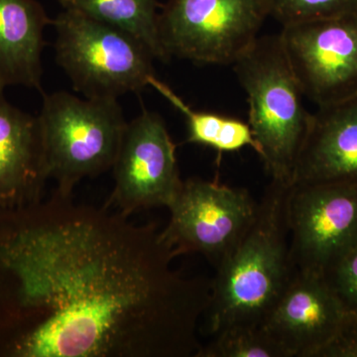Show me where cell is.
Returning a JSON list of instances; mask_svg holds the SVG:
<instances>
[{
    "label": "cell",
    "instance_id": "1",
    "mask_svg": "<svg viewBox=\"0 0 357 357\" xmlns=\"http://www.w3.org/2000/svg\"><path fill=\"white\" fill-rule=\"evenodd\" d=\"M155 225L47 201L0 210V357H196L211 281Z\"/></svg>",
    "mask_w": 357,
    "mask_h": 357
},
{
    "label": "cell",
    "instance_id": "2",
    "mask_svg": "<svg viewBox=\"0 0 357 357\" xmlns=\"http://www.w3.org/2000/svg\"><path fill=\"white\" fill-rule=\"evenodd\" d=\"M271 181L255 220L211 281L206 330L215 335L236 326H261L292 280L288 194Z\"/></svg>",
    "mask_w": 357,
    "mask_h": 357
},
{
    "label": "cell",
    "instance_id": "3",
    "mask_svg": "<svg viewBox=\"0 0 357 357\" xmlns=\"http://www.w3.org/2000/svg\"><path fill=\"white\" fill-rule=\"evenodd\" d=\"M248 95L249 126L271 181L291 185L312 114L294 74L280 34L258 37L234 63Z\"/></svg>",
    "mask_w": 357,
    "mask_h": 357
},
{
    "label": "cell",
    "instance_id": "4",
    "mask_svg": "<svg viewBox=\"0 0 357 357\" xmlns=\"http://www.w3.org/2000/svg\"><path fill=\"white\" fill-rule=\"evenodd\" d=\"M49 178L57 191L112 169L128 121L117 100L79 98L67 91L43 95L38 115Z\"/></svg>",
    "mask_w": 357,
    "mask_h": 357
},
{
    "label": "cell",
    "instance_id": "5",
    "mask_svg": "<svg viewBox=\"0 0 357 357\" xmlns=\"http://www.w3.org/2000/svg\"><path fill=\"white\" fill-rule=\"evenodd\" d=\"M56 62L86 98L117 100L146 88L154 57L130 35L64 9L55 20Z\"/></svg>",
    "mask_w": 357,
    "mask_h": 357
},
{
    "label": "cell",
    "instance_id": "6",
    "mask_svg": "<svg viewBox=\"0 0 357 357\" xmlns=\"http://www.w3.org/2000/svg\"><path fill=\"white\" fill-rule=\"evenodd\" d=\"M269 16V0H168L158 16L167 57L234 64Z\"/></svg>",
    "mask_w": 357,
    "mask_h": 357
},
{
    "label": "cell",
    "instance_id": "7",
    "mask_svg": "<svg viewBox=\"0 0 357 357\" xmlns=\"http://www.w3.org/2000/svg\"><path fill=\"white\" fill-rule=\"evenodd\" d=\"M258 202L246 189L188 178L169 204L161 236L174 255L199 253L217 269L255 220Z\"/></svg>",
    "mask_w": 357,
    "mask_h": 357
},
{
    "label": "cell",
    "instance_id": "8",
    "mask_svg": "<svg viewBox=\"0 0 357 357\" xmlns=\"http://www.w3.org/2000/svg\"><path fill=\"white\" fill-rule=\"evenodd\" d=\"M287 210L294 272L323 274L357 241V183L290 185Z\"/></svg>",
    "mask_w": 357,
    "mask_h": 357
},
{
    "label": "cell",
    "instance_id": "9",
    "mask_svg": "<svg viewBox=\"0 0 357 357\" xmlns=\"http://www.w3.org/2000/svg\"><path fill=\"white\" fill-rule=\"evenodd\" d=\"M284 50L303 95L318 107L357 96V15L283 26Z\"/></svg>",
    "mask_w": 357,
    "mask_h": 357
},
{
    "label": "cell",
    "instance_id": "10",
    "mask_svg": "<svg viewBox=\"0 0 357 357\" xmlns=\"http://www.w3.org/2000/svg\"><path fill=\"white\" fill-rule=\"evenodd\" d=\"M114 188L107 206L128 217L166 206L182 187L176 145L159 114L143 110L128 122L114 166Z\"/></svg>",
    "mask_w": 357,
    "mask_h": 357
},
{
    "label": "cell",
    "instance_id": "11",
    "mask_svg": "<svg viewBox=\"0 0 357 357\" xmlns=\"http://www.w3.org/2000/svg\"><path fill=\"white\" fill-rule=\"evenodd\" d=\"M323 274L294 272L263 326L290 357H326L356 325Z\"/></svg>",
    "mask_w": 357,
    "mask_h": 357
},
{
    "label": "cell",
    "instance_id": "12",
    "mask_svg": "<svg viewBox=\"0 0 357 357\" xmlns=\"http://www.w3.org/2000/svg\"><path fill=\"white\" fill-rule=\"evenodd\" d=\"M0 89V210L41 201L47 173L38 115L14 107Z\"/></svg>",
    "mask_w": 357,
    "mask_h": 357
},
{
    "label": "cell",
    "instance_id": "13",
    "mask_svg": "<svg viewBox=\"0 0 357 357\" xmlns=\"http://www.w3.org/2000/svg\"><path fill=\"white\" fill-rule=\"evenodd\" d=\"M333 182L357 183V96L312 114L296 162L292 185Z\"/></svg>",
    "mask_w": 357,
    "mask_h": 357
},
{
    "label": "cell",
    "instance_id": "14",
    "mask_svg": "<svg viewBox=\"0 0 357 357\" xmlns=\"http://www.w3.org/2000/svg\"><path fill=\"white\" fill-rule=\"evenodd\" d=\"M50 24L36 0H0V89L41 91L44 30Z\"/></svg>",
    "mask_w": 357,
    "mask_h": 357
},
{
    "label": "cell",
    "instance_id": "15",
    "mask_svg": "<svg viewBox=\"0 0 357 357\" xmlns=\"http://www.w3.org/2000/svg\"><path fill=\"white\" fill-rule=\"evenodd\" d=\"M64 9L114 27L137 40L160 61L169 60L159 38L156 0H60Z\"/></svg>",
    "mask_w": 357,
    "mask_h": 357
},
{
    "label": "cell",
    "instance_id": "16",
    "mask_svg": "<svg viewBox=\"0 0 357 357\" xmlns=\"http://www.w3.org/2000/svg\"><path fill=\"white\" fill-rule=\"evenodd\" d=\"M148 86L156 89L175 109L184 115L188 126L187 142L203 145L220 153L234 152L250 147L259 155V144L248 122L215 112L196 110L187 105L173 89L156 77L149 79Z\"/></svg>",
    "mask_w": 357,
    "mask_h": 357
},
{
    "label": "cell",
    "instance_id": "17",
    "mask_svg": "<svg viewBox=\"0 0 357 357\" xmlns=\"http://www.w3.org/2000/svg\"><path fill=\"white\" fill-rule=\"evenodd\" d=\"M196 357H290L288 352L261 326L225 328L208 344H202Z\"/></svg>",
    "mask_w": 357,
    "mask_h": 357
},
{
    "label": "cell",
    "instance_id": "18",
    "mask_svg": "<svg viewBox=\"0 0 357 357\" xmlns=\"http://www.w3.org/2000/svg\"><path fill=\"white\" fill-rule=\"evenodd\" d=\"M357 15V0H269V16L282 26Z\"/></svg>",
    "mask_w": 357,
    "mask_h": 357
},
{
    "label": "cell",
    "instance_id": "19",
    "mask_svg": "<svg viewBox=\"0 0 357 357\" xmlns=\"http://www.w3.org/2000/svg\"><path fill=\"white\" fill-rule=\"evenodd\" d=\"M323 275L357 319V241L338 256Z\"/></svg>",
    "mask_w": 357,
    "mask_h": 357
},
{
    "label": "cell",
    "instance_id": "20",
    "mask_svg": "<svg viewBox=\"0 0 357 357\" xmlns=\"http://www.w3.org/2000/svg\"><path fill=\"white\" fill-rule=\"evenodd\" d=\"M326 357H357V323L333 345Z\"/></svg>",
    "mask_w": 357,
    "mask_h": 357
}]
</instances>
